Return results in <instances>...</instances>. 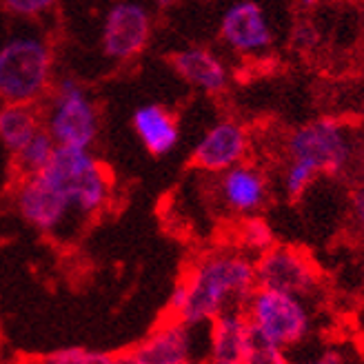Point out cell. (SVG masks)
<instances>
[{
  "instance_id": "cell-1",
  "label": "cell",
  "mask_w": 364,
  "mask_h": 364,
  "mask_svg": "<svg viewBox=\"0 0 364 364\" xmlns=\"http://www.w3.org/2000/svg\"><path fill=\"white\" fill-rule=\"evenodd\" d=\"M256 284V260L240 249H223L198 258L167 300V318L191 329L211 324L229 309H245Z\"/></svg>"
},
{
  "instance_id": "cell-2",
  "label": "cell",
  "mask_w": 364,
  "mask_h": 364,
  "mask_svg": "<svg viewBox=\"0 0 364 364\" xmlns=\"http://www.w3.org/2000/svg\"><path fill=\"white\" fill-rule=\"evenodd\" d=\"M53 56L45 38L21 33L0 47V100L33 105L51 89Z\"/></svg>"
},
{
  "instance_id": "cell-3",
  "label": "cell",
  "mask_w": 364,
  "mask_h": 364,
  "mask_svg": "<svg viewBox=\"0 0 364 364\" xmlns=\"http://www.w3.org/2000/svg\"><path fill=\"white\" fill-rule=\"evenodd\" d=\"M80 215H96L109 205L112 180L102 162L85 149L56 147L51 162L41 171Z\"/></svg>"
},
{
  "instance_id": "cell-4",
  "label": "cell",
  "mask_w": 364,
  "mask_h": 364,
  "mask_svg": "<svg viewBox=\"0 0 364 364\" xmlns=\"http://www.w3.org/2000/svg\"><path fill=\"white\" fill-rule=\"evenodd\" d=\"M287 154L316 176H342L355 158V142L349 127L338 118H316L291 132Z\"/></svg>"
},
{
  "instance_id": "cell-5",
  "label": "cell",
  "mask_w": 364,
  "mask_h": 364,
  "mask_svg": "<svg viewBox=\"0 0 364 364\" xmlns=\"http://www.w3.org/2000/svg\"><path fill=\"white\" fill-rule=\"evenodd\" d=\"M242 311L253 333L284 351L304 342L314 331V314L306 300L280 291L256 289Z\"/></svg>"
},
{
  "instance_id": "cell-6",
  "label": "cell",
  "mask_w": 364,
  "mask_h": 364,
  "mask_svg": "<svg viewBox=\"0 0 364 364\" xmlns=\"http://www.w3.org/2000/svg\"><path fill=\"white\" fill-rule=\"evenodd\" d=\"M43 129L56 142V147L85 151L94 147L98 138V112L74 78H63L53 85Z\"/></svg>"
},
{
  "instance_id": "cell-7",
  "label": "cell",
  "mask_w": 364,
  "mask_h": 364,
  "mask_svg": "<svg viewBox=\"0 0 364 364\" xmlns=\"http://www.w3.org/2000/svg\"><path fill=\"white\" fill-rule=\"evenodd\" d=\"M256 284L296 298H311L320 284V269L306 251L276 245L271 251L256 258Z\"/></svg>"
},
{
  "instance_id": "cell-8",
  "label": "cell",
  "mask_w": 364,
  "mask_h": 364,
  "mask_svg": "<svg viewBox=\"0 0 364 364\" xmlns=\"http://www.w3.org/2000/svg\"><path fill=\"white\" fill-rule=\"evenodd\" d=\"M151 14L140 3H114L102 18L100 43L107 58L132 60L149 45Z\"/></svg>"
},
{
  "instance_id": "cell-9",
  "label": "cell",
  "mask_w": 364,
  "mask_h": 364,
  "mask_svg": "<svg viewBox=\"0 0 364 364\" xmlns=\"http://www.w3.org/2000/svg\"><path fill=\"white\" fill-rule=\"evenodd\" d=\"M220 38L238 56H262L273 47V25L256 0L231 3L220 16Z\"/></svg>"
},
{
  "instance_id": "cell-10",
  "label": "cell",
  "mask_w": 364,
  "mask_h": 364,
  "mask_svg": "<svg viewBox=\"0 0 364 364\" xmlns=\"http://www.w3.org/2000/svg\"><path fill=\"white\" fill-rule=\"evenodd\" d=\"M16 205L23 220L43 233H56L74 211L69 200L43 173L21 178L16 191Z\"/></svg>"
},
{
  "instance_id": "cell-11",
  "label": "cell",
  "mask_w": 364,
  "mask_h": 364,
  "mask_svg": "<svg viewBox=\"0 0 364 364\" xmlns=\"http://www.w3.org/2000/svg\"><path fill=\"white\" fill-rule=\"evenodd\" d=\"M249 154V134L235 120H220L211 124L200 136L191 151V160L198 169L209 173H225L238 165H245Z\"/></svg>"
},
{
  "instance_id": "cell-12",
  "label": "cell",
  "mask_w": 364,
  "mask_h": 364,
  "mask_svg": "<svg viewBox=\"0 0 364 364\" xmlns=\"http://www.w3.org/2000/svg\"><path fill=\"white\" fill-rule=\"evenodd\" d=\"M218 196L227 211L235 215H258L269 196L264 173L251 165H238L218 176Z\"/></svg>"
},
{
  "instance_id": "cell-13",
  "label": "cell",
  "mask_w": 364,
  "mask_h": 364,
  "mask_svg": "<svg viewBox=\"0 0 364 364\" xmlns=\"http://www.w3.org/2000/svg\"><path fill=\"white\" fill-rule=\"evenodd\" d=\"M193 342L191 326L173 318H165L136 344L134 353L144 364H182L196 358Z\"/></svg>"
},
{
  "instance_id": "cell-14",
  "label": "cell",
  "mask_w": 364,
  "mask_h": 364,
  "mask_svg": "<svg viewBox=\"0 0 364 364\" xmlns=\"http://www.w3.org/2000/svg\"><path fill=\"white\" fill-rule=\"evenodd\" d=\"M176 74L205 94H223L229 87L231 74L227 63L209 47H185L171 56Z\"/></svg>"
},
{
  "instance_id": "cell-15",
  "label": "cell",
  "mask_w": 364,
  "mask_h": 364,
  "mask_svg": "<svg viewBox=\"0 0 364 364\" xmlns=\"http://www.w3.org/2000/svg\"><path fill=\"white\" fill-rule=\"evenodd\" d=\"M251 338V326L242 309H229L209 324V347L205 364H242Z\"/></svg>"
},
{
  "instance_id": "cell-16",
  "label": "cell",
  "mask_w": 364,
  "mask_h": 364,
  "mask_svg": "<svg viewBox=\"0 0 364 364\" xmlns=\"http://www.w3.org/2000/svg\"><path fill=\"white\" fill-rule=\"evenodd\" d=\"M134 132L151 156H167L180 142L178 120L167 107L158 102H147L136 107L132 116Z\"/></svg>"
},
{
  "instance_id": "cell-17",
  "label": "cell",
  "mask_w": 364,
  "mask_h": 364,
  "mask_svg": "<svg viewBox=\"0 0 364 364\" xmlns=\"http://www.w3.org/2000/svg\"><path fill=\"white\" fill-rule=\"evenodd\" d=\"M43 129V118L33 105H0V142L9 154H18Z\"/></svg>"
},
{
  "instance_id": "cell-18",
  "label": "cell",
  "mask_w": 364,
  "mask_h": 364,
  "mask_svg": "<svg viewBox=\"0 0 364 364\" xmlns=\"http://www.w3.org/2000/svg\"><path fill=\"white\" fill-rule=\"evenodd\" d=\"M235 238H238V247L245 256H262V253L271 251L276 247V231L264 220L262 215H247L238 223L235 229Z\"/></svg>"
},
{
  "instance_id": "cell-19",
  "label": "cell",
  "mask_w": 364,
  "mask_h": 364,
  "mask_svg": "<svg viewBox=\"0 0 364 364\" xmlns=\"http://www.w3.org/2000/svg\"><path fill=\"white\" fill-rule=\"evenodd\" d=\"M53 154H56V142L51 140V136L45 129H41L21 151L14 156L16 169H18V173H21V178L36 176L49 165Z\"/></svg>"
},
{
  "instance_id": "cell-20",
  "label": "cell",
  "mask_w": 364,
  "mask_h": 364,
  "mask_svg": "<svg viewBox=\"0 0 364 364\" xmlns=\"http://www.w3.org/2000/svg\"><path fill=\"white\" fill-rule=\"evenodd\" d=\"M114 353L96 351L87 347H67L47 353L38 364H112Z\"/></svg>"
},
{
  "instance_id": "cell-21",
  "label": "cell",
  "mask_w": 364,
  "mask_h": 364,
  "mask_svg": "<svg viewBox=\"0 0 364 364\" xmlns=\"http://www.w3.org/2000/svg\"><path fill=\"white\" fill-rule=\"evenodd\" d=\"M242 364H291V360L284 349L276 347V344L267 342L264 338L251 331Z\"/></svg>"
},
{
  "instance_id": "cell-22",
  "label": "cell",
  "mask_w": 364,
  "mask_h": 364,
  "mask_svg": "<svg viewBox=\"0 0 364 364\" xmlns=\"http://www.w3.org/2000/svg\"><path fill=\"white\" fill-rule=\"evenodd\" d=\"M316 171H311L306 165L302 162H294L289 160V165L284 169V178H282V187H284V193L294 200V198H300L309 187L314 185L316 180Z\"/></svg>"
},
{
  "instance_id": "cell-23",
  "label": "cell",
  "mask_w": 364,
  "mask_h": 364,
  "mask_svg": "<svg viewBox=\"0 0 364 364\" xmlns=\"http://www.w3.org/2000/svg\"><path fill=\"white\" fill-rule=\"evenodd\" d=\"M322 43V33L316 23L311 21H300L291 27V47L302 51V53H311L320 47Z\"/></svg>"
},
{
  "instance_id": "cell-24",
  "label": "cell",
  "mask_w": 364,
  "mask_h": 364,
  "mask_svg": "<svg viewBox=\"0 0 364 364\" xmlns=\"http://www.w3.org/2000/svg\"><path fill=\"white\" fill-rule=\"evenodd\" d=\"M53 7L51 0H7L5 9L21 18H38Z\"/></svg>"
},
{
  "instance_id": "cell-25",
  "label": "cell",
  "mask_w": 364,
  "mask_h": 364,
  "mask_svg": "<svg viewBox=\"0 0 364 364\" xmlns=\"http://www.w3.org/2000/svg\"><path fill=\"white\" fill-rule=\"evenodd\" d=\"M291 364H347V358L344 353L336 347H326L320 353H316L314 358H306L300 362H291Z\"/></svg>"
},
{
  "instance_id": "cell-26",
  "label": "cell",
  "mask_w": 364,
  "mask_h": 364,
  "mask_svg": "<svg viewBox=\"0 0 364 364\" xmlns=\"http://www.w3.org/2000/svg\"><path fill=\"white\" fill-rule=\"evenodd\" d=\"M351 213L355 218V223L364 229V185L351 193Z\"/></svg>"
},
{
  "instance_id": "cell-27",
  "label": "cell",
  "mask_w": 364,
  "mask_h": 364,
  "mask_svg": "<svg viewBox=\"0 0 364 364\" xmlns=\"http://www.w3.org/2000/svg\"><path fill=\"white\" fill-rule=\"evenodd\" d=\"M112 364H144V362H142V360L134 353V349H132V351H124V353H116Z\"/></svg>"
},
{
  "instance_id": "cell-28",
  "label": "cell",
  "mask_w": 364,
  "mask_h": 364,
  "mask_svg": "<svg viewBox=\"0 0 364 364\" xmlns=\"http://www.w3.org/2000/svg\"><path fill=\"white\" fill-rule=\"evenodd\" d=\"M355 160L360 162V167L364 169V142L355 144Z\"/></svg>"
},
{
  "instance_id": "cell-29",
  "label": "cell",
  "mask_w": 364,
  "mask_h": 364,
  "mask_svg": "<svg viewBox=\"0 0 364 364\" xmlns=\"http://www.w3.org/2000/svg\"><path fill=\"white\" fill-rule=\"evenodd\" d=\"M182 364H205L203 360H198V358H191V360H187V362H182Z\"/></svg>"
}]
</instances>
